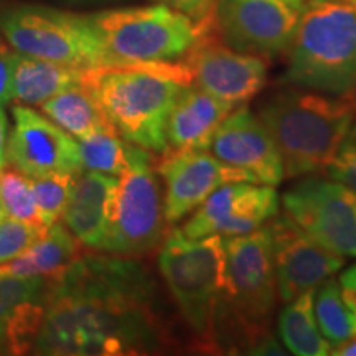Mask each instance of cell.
<instances>
[{"label": "cell", "instance_id": "6da1fadb", "mask_svg": "<svg viewBox=\"0 0 356 356\" xmlns=\"http://www.w3.org/2000/svg\"><path fill=\"white\" fill-rule=\"evenodd\" d=\"M165 341L155 284L139 262L79 254L51 284L37 355H147Z\"/></svg>", "mask_w": 356, "mask_h": 356}, {"label": "cell", "instance_id": "7a4b0ae2", "mask_svg": "<svg viewBox=\"0 0 356 356\" xmlns=\"http://www.w3.org/2000/svg\"><path fill=\"white\" fill-rule=\"evenodd\" d=\"M81 81L121 137L150 154L168 152V118L178 95L191 84L181 61L84 68Z\"/></svg>", "mask_w": 356, "mask_h": 356}, {"label": "cell", "instance_id": "3957f363", "mask_svg": "<svg viewBox=\"0 0 356 356\" xmlns=\"http://www.w3.org/2000/svg\"><path fill=\"white\" fill-rule=\"evenodd\" d=\"M262 126L277 145L287 177L327 170L356 119V99L284 91L261 106Z\"/></svg>", "mask_w": 356, "mask_h": 356}, {"label": "cell", "instance_id": "277c9868", "mask_svg": "<svg viewBox=\"0 0 356 356\" xmlns=\"http://www.w3.org/2000/svg\"><path fill=\"white\" fill-rule=\"evenodd\" d=\"M284 79L356 99V8L343 0H314L302 8Z\"/></svg>", "mask_w": 356, "mask_h": 356}, {"label": "cell", "instance_id": "5b68a950", "mask_svg": "<svg viewBox=\"0 0 356 356\" xmlns=\"http://www.w3.org/2000/svg\"><path fill=\"white\" fill-rule=\"evenodd\" d=\"M226 259V284L218 317H228L246 343L277 351L269 335V320L277 302V282L269 228L222 239ZM218 320V318H216ZM279 353V351H277Z\"/></svg>", "mask_w": 356, "mask_h": 356}, {"label": "cell", "instance_id": "8992f818", "mask_svg": "<svg viewBox=\"0 0 356 356\" xmlns=\"http://www.w3.org/2000/svg\"><path fill=\"white\" fill-rule=\"evenodd\" d=\"M159 269L191 332L207 343H215L226 284L222 236L193 239L181 229L170 231L159 252Z\"/></svg>", "mask_w": 356, "mask_h": 356}, {"label": "cell", "instance_id": "52a82bcc", "mask_svg": "<svg viewBox=\"0 0 356 356\" xmlns=\"http://www.w3.org/2000/svg\"><path fill=\"white\" fill-rule=\"evenodd\" d=\"M89 17L99 35L106 65L177 63L203 35L215 30L195 24L163 3L115 8Z\"/></svg>", "mask_w": 356, "mask_h": 356}, {"label": "cell", "instance_id": "ba28073f", "mask_svg": "<svg viewBox=\"0 0 356 356\" xmlns=\"http://www.w3.org/2000/svg\"><path fill=\"white\" fill-rule=\"evenodd\" d=\"M127 163L118 177L108 229L101 251L136 257L150 252L165 238V211L159 173L149 150L129 142Z\"/></svg>", "mask_w": 356, "mask_h": 356}, {"label": "cell", "instance_id": "9c48e42d", "mask_svg": "<svg viewBox=\"0 0 356 356\" xmlns=\"http://www.w3.org/2000/svg\"><path fill=\"white\" fill-rule=\"evenodd\" d=\"M0 32L22 55L74 68L106 65L99 35L89 15L22 6L0 15Z\"/></svg>", "mask_w": 356, "mask_h": 356}, {"label": "cell", "instance_id": "30bf717a", "mask_svg": "<svg viewBox=\"0 0 356 356\" xmlns=\"http://www.w3.org/2000/svg\"><path fill=\"white\" fill-rule=\"evenodd\" d=\"M284 213L314 241L356 257V193L335 180L310 177L282 195Z\"/></svg>", "mask_w": 356, "mask_h": 356}, {"label": "cell", "instance_id": "8fae6325", "mask_svg": "<svg viewBox=\"0 0 356 356\" xmlns=\"http://www.w3.org/2000/svg\"><path fill=\"white\" fill-rule=\"evenodd\" d=\"M302 8L287 0H216L215 33L236 51L275 56L291 47Z\"/></svg>", "mask_w": 356, "mask_h": 356}, {"label": "cell", "instance_id": "7c38bea8", "mask_svg": "<svg viewBox=\"0 0 356 356\" xmlns=\"http://www.w3.org/2000/svg\"><path fill=\"white\" fill-rule=\"evenodd\" d=\"M181 63L193 86L233 106L252 99L266 84L264 58L233 50L215 30L203 35Z\"/></svg>", "mask_w": 356, "mask_h": 356}, {"label": "cell", "instance_id": "4fadbf2b", "mask_svg": "<svg viewBox=\"0 0 356 356\" xmlns=\"http://www.w3.org/2000/svg\"><path fill=\"white\" fill-rule=\"evenodd\" d=\"M165 184L163 211L168 225H175L195 211L213 191L236 181H251V175L208 152V150H168L155 162Z\"/></svg>", "mask_w": 356, "mask_h": 356}, {"label": "cell", "instance_id": "5bb4252c", "mask_svg": "<svg viewBox=\"0 0 356 356\" xmlns=\"http://www.w3.org/2000/svg\"><path fill=\"white\" fill-rule=\"evenodd\" d=\"M13 129L7 142V162L35 178L47 173L83 172L79 144L71 134L29 106H13Z\"/></svg>", "mask_w": 356, "mask_h": 356}, {"label": "cell", "instance_id": "9a60e30c", "mask_svg": "<svg viewBox=\"0 0 356 356\" xmlns=\"http://www.w3.org/2000/svg\"><path fill=\"white\" fill-rule=\"evenodd\" d=\"M267 228L273 239L277 296L286 304L300 293L315 291L345 264L343 257L320 246L286 213L275 215Z\"/></svg>", "mask_w": 356, "mask_h": 356}, {"label": "cell", "instance_id": "2e32d148", "mask_svg": "<svg viewBox=\"0 0 356 356\" xmlns=\"http://www.w3.org/2000/svg\"><path fill=\"white\" fill-rule=\"evenodd\" d=\"M279 213V195L274 186L236 181L213 191L181 228L188 238L220 234L231 238L251 233Z\"/></svg>", "mask_w": 356, "mask_h": 356}, {"label": "cell", "instance_id": "e0dca14e", "mask_svg": "<svg viewBox=\"0 0 356 356\" xmlns=\"http://www.w3.org/2000/svg\"><path fill=\"white\" fill-rule=\"evenodd\" d=\"M211 150L221 162L249 173L254 184L277 186L286 177L274 139L246 106L233 109L222 121Z\"/></svg>", "mask_w": 356, "mask_h": 356}, {"label": "cell", "instance_id": "ac0fdd59", "mask_svg": "<svg viewBox=\"0 0 356 356\" xmlns=\"http://www.w3.org/2000/svg\"><path fill=\"white\" fill-rule=\"evenodd\" d=\"M50 291L51 282L42 275L0 277V355L33 350Z\"/></svg>", "mask_w": 356, "mask_h": 356}, {"label": "cell", "instance_id": "d6986e66", "mask_svg": "<svg viewBox=\"0 0 356 356\" xmlns=\"http://www.w3.org/2000/svg\"><path fill=\"white\" fill-rule=\"evenodd\" d=\"M118 177L83 170L74 178L63 213L65 226L83 246L101 251Z\"/></svg>", "mask_w": 356, "mask_h": 356}, {"label": "cell", "instance_id": "ffe728a7", "mask_svg": "<svg viewBox=\"0 0 356 356\" xmlns=\"http://www.w3.org/2000/svg\"><path fill=\"white\" fill-rule=\"evenodd\" d=\"M236 106L188 84L177 97L167 124L168 150H208Z\"/></svg>", "mask_w": 356, "mask_h": 356}, {"label": "cell", "instance_id": "44dd1931", "mask_svg": "<svg viewBox=\"0 0 356 356\" xmlns=\"http://www.w3.org/2000/svg\"><path fill=\"white\" fill-rule=\"evenodd\" d=\"M40 108L48 119L65 129L74 139H84L104 129H115L83 81L71 84L56 96L42 102Z\"/></svg>", "mask_w": 356, "mask_h": 356}, {"label": "cell", "instance_id": "7402d4cb", "mask_svg": "<svg viewBox=\"0 0 356 356\" xmlns=\"http://www.w3.org/2000/svg\"><path fill=\"white\" fill-rule=\"evenodd\" d=\"M83 70L19 53L12 99L25 106H40L71 84L81 81Z\"/></svg>", "mask_w": 356, "mask_h": 356}, {"label": "cell", "instance_id": "603a6c76", "mask_svg": "<svg viewBox=\"0 0 356 356\" xmlns=\"http://www.w3.org/2000/svg\"><path fill=\"white\" fill-rule=\"evenodd\" d=\"M314 292L300 293L287 302L279 315L280 340L286 348L297 356H325L332 353V346L320 332L314 314Z\"/></svg>", "mask_w": 356, "mask_h": 356}, {"label": "cell", "instance_id": "cb8c5ba5", "mask_svg": "<svg viewBox=\"0 0 356 356\" xmlns=\"http://www.w3.org/2000/svg\"><path fill=\"white\" fill-rule=\"evenodd\" d=\"M314 314L320 332L332 350L356 337V317L343 299L340 284L333 277L315 289Z\"/></svg>", "mask_w": 356, "mask_h": 356}, {"label": "cell", "instance_id": "d4e9b609", "mask_svg": "<svg viewBox=\"0 0 356 356\" xmlns=\"http://www.w3.org/2000/svg\"><path fill=\"white\" fill-rule=\"evenodd\" d=\"M25 252L37 274L55 284L78 259L79 241L63 225L55 222L48 226L42 238Z\"/></svg>", "mask_w": 356, "mask_h": 356}, {"label": "cell", "instance_id": "484cf974", "mask_svg": "<svg viewBox=\"0 0 356 356\" xmlns=\"http://www.w3.org/2000/svg\"><path fill=\"white\" fill-rule=\"evenodd\" d=\"M79 157L83 170H92L119 177L126 168L127 144L115 129H104L79 139Z\"/></svg>", "mask_w": 356, "mask_h": 356}, {"label": "cell", "instance_id": "4316f807", "mask_svg": "<svg viewBox=\"0 0 356 356\" xmlns=\"http://www.w3.org/2000/svg\"><path fill=\"white\" fill-rule=\"evenodd\" d=\"M0 198H2L8 218L40 226V228H47L40 220L33 198L32 181L25 173L17 168L0 170Z\"/></svg>", "mask_w": 356, "mask_h": 356}, {"label": "cell", "instance_id": "83f0119b", "mask_svg": "<svg viewBox=\"0 0 356 356\" xmlns=\"http://www.w3.org/2000/svg\"><path fill=\"white\" fill-rule=\"evenodd\" d=\"M74 178L76 175L73 173H47V175L30 178L35 204L43 226L48 228L63 216Z\"/></svg>", "mask_w": 356, "mask_h": 356}, {"label": "cell", "instance_id": "f1b7e54d", "mask_svg": "<svg viewBox=\"0 0 356 356\" xmlns=\"http://www.w3.org/2000/svg\"><path fill=\"white\" fill-rule=\"evenodd\" d=\"M47 229L8 216L0 221V264L15 259L29 251Z\"/></svg>", "mask_w": 356, "mask_h": 356}, {"label": "cell", "instance_id": "f546056e", "mask_svg": "<svg viewBox=\"0 0 356 356\" xmlns=\"http://www.w3.org/2000/svg\"><path fill=\"white\" fill-rule=\"evenodd\" d=\"M325 172L332 180L356 193V119Z\"/></svg>", "mask_w": 356, "mask_h": 356}, {"label": "cell", "instance_id": "4dcf8cb0", "mask_svg": "<svg viewBox=\"0 0 356 356\" xmlns=\"http://www.w3.org/2000/svg\"><path fill=\"white\" fill-rule=\"evenodd\" d=\"M159 2L184 13L204 29H215L213 13H215L216 0H159Z\"/></svg>", "mask_w": 356, "mask_h": 356}, {"label": "cell", "instance_id": "1f68e13d", "mask_svg": "<svg viewBox=\"0 0 356 356\" xmlns=\"http://www.w3.org/2000/svg\"><path fill=\"white\" fill-rule=\"evenodd\" d=\"M19 51L3 40H0V104H7L13 92V73H15Z\"/></svg>", "mask_w": 356, "mask_h": 356}, {"label": "cell", "instance_id": "d6a6232c", "mask_svg": "<svg viewBox=\"0 0 356 356\" xmlns=\"http://www.w3.org/2000/svg\"><path fill=\"white\" fill-rule=\"evenodd\" d=\"M7 115L3 113V106L0 104V170L7 167Z\"/></svg>", "mask_w": 356, "mask_h": 356}, {"label": "cell", "instance_id": "836d02e7", "mask_svg": "<svg viewBox=\"0 0 356 356\" xmlns=\"http://www.w3.org/2000/svg\"><path fill=\"white\" fill-rule=\"evenodd\" d=\"M338 284H340V286H356V264L348 267V269L340 275Z\"/></svg>", "mask_w": 356, "mask_h": 356}, {"label": "cell", "instance_id": "e575fe53", "mask_svg": "<svg viewBox=\"0 0 356 356\" xmlns=\"http://www.w3.org/2000/svg\"><path fill=\"white\" fill-rule=\"evenodd\" d=\"M6 218H7V213H6V208H3L2 198H0V221H3Z\"/></svg>", "mask_w": 356, "mask_h": 356}, {"label": "cell", "instance_id": "d590c367", "mask_svg": "<svg viewBox=\"0 0 356 356\" xmlns=\"http://www.w3.org/2000/svg\"><path fill=\"white\" fill-rule=\"evenodd\" d=\"M287 2H291V3H293V6H297V7H304L305 0H287Z\"/></svg>", "mask_w": 356, "mask_h": 356}, {"label": "cell", "instance_id": "8d00e7d4", "mask_svg": "<svg viewBox=\"0 0 356 356\" xmlns=\"http://www.w3.org/2000/svg\"><path fill=\"white\" fill-rule=\"evenodd\" d=\"M343 2H346L348 6H351L353 8H356V0H343Z\"/></svg>", "mask_w": 356, "mask_h": 356}, {"label": "cell", "instance_id": "74e56055", "mask_svg": "<svg viewBox=\"0 0 356 356\" xmlns=\"http://www.w3.org/2000/svg\"><path fill=\"white\" fill-rule=\"evenodd\" d=\"M74 2H95V0H74Z\"/></svg>", "mask_w": 356, "mask_h": 356}]
</instances>
